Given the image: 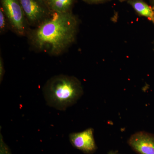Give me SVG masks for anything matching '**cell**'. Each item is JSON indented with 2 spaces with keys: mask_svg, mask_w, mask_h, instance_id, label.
I'll use <instances>...</instances> for the list:
<instances>
[{
  "mask_svg": "<svg viewBox=\"0 0 154 154\" xmlns=\"http://www.w3.org/2000/svg\"><path fill=\"white\" fill-rule=\"evenodd\" d=\"M78 26V20L71 13L54 12L34 31L33 44L38 49L57 55L74 42Z\"/></svg>",
  "mask_w": 154,
  "mask_h": 154,
  "instance_id": "obj_1",
  "label": "cell"
},
{
  "mask_svg": "<svg viewBox=\"0 0 154 154\" xmlns=\"http://www.w3.org/2000/svg\"><path fill=\"white\" fill-rule=\"evenodd\" d=\"M42 93L48 106L65 111L76 103L84 91L82 83L76 78L60 75L48 81L42 89Z\"/></svg>",
  "mask_w": 154,
  "mask_h": 154,
  "instance_id": "obj_2",
  "label": "cell"
},
{
  "mask_svg": "<svg viewBox=\"0 0 154 154\" xmlns=\"http://www.w3.org/2000/svg\"><path fill=\"white\" fill-rule=\"evenodd\" d=\"M2 9L11 26L20 35L25 34V14L19 0H1Z\"/></svg>",
  "mask_w": 154,
  "mask_h": 154,
  "instance_id": "obj_3",
  "label": "cell"
},
{
  "mask_svg": "<svg viewBox=\"0 0 154 154\" xmlns=\"http://www.w3.org/2000/svg\"><path fill=\"white\" fill-rule=\"evenodd\" d=\"M69 140L75 148L86 154L94 153L98 147L94 137V129L90 128L79 132L69 134Z\"/></svg>",
  "mask_w": 154,
  "mask_h": 154,
  "instance_id": "obj_4",
  "label": "cell"
},
{
  "mask_svg": "<svg viewBox=\"0 0 154 154\" xmlns=\"http://www.w3.org/2000/svg\"><path fill=\"white\" fill-rule=\"evenodd\" d=\"M130 147L138 154H154V134L138 131L131 135L128 140Z\"/></svg>",
  "mask_w": 154,
  "mask_h": 154,
  "instance_id": "obj_5",
  "label": "cell"
},
{
  "mask_svg": "<svg viewBox=\"0 0 154 154\" xmlns=\"http://www.w3.org/2000/svg\"><path fill=\"white\" fill-rule=\"evenodd\" d=\"M19 1L25 15L32 24H36L44 17L45 11L36 0Z\"/></svg>",
  "mask_w": 154,
  "mask_h": 154,
  "instance_id": "obj_6",
  "label": "cell"
},
{
  "mask_svg": "<svg viewBox=\"0 0 154 154\" xmlns=\"http://www.w3.org/2000/svg\"><path fill=\"white\" fill-rule=\"evenodd\" d=\"M128 3L139 15L154 23V12L151 6L141 0H130Z\"/></svg>",
  "mask_w": 154,
  "mask_h": 154,
  "instance_id": "obj_7",
  "label": "cell"
},
{
  "mask_svg": "<svg viewBox=\"0 0 154 154\" xmlns=\"http://www.w3.org/2000/svg\"><path fill=\"white\" fill-rule=\"evenodd\" d=\"M73 0H48V5L54 12L65 13L68 10Z\"/></svg>",
  "mask_w": 154,
  "mask_h": 154,
  "instance_id": "obj_8",
  "label": "cell"
},
{
  "mask_svg": "<svg viewBox=\"0 0 154 154\" xmlns=\"http://www.w3.org/2000/svg\"><path fill=\"white\" fill-rule=\"evenodd\" d=\"M0 154H12L11 149L5 142L2 133L0 134Z\"/></svg>",
  "mask_w": 154,
  "mask_h": 154,
  "instance_id": "obj_9",
  "label": "cell"
},
{
  "mask_svg": "<svg viewBox=\"0 0 154 154\" xmlns=\"http://www.w3.org/2000/svg\"><path fill=\"white\" fill-rule=\"evenodd\" d=\"M4 12L2 9L0 10V30L3 31L5 28L6 19Z\"/></svg>",
  "mask_w": 154,
  "mask_h": 154,
  "instance_id": "obj_10",
  "label": "cell"
},
{
  "mask_svg": "<svg viewBox=\"0 0 154 154\" xmlns=\"http://www.w3.org/2000/svg\"><path fill=\"white\" fill-rule=\"evenodd\" d=\"M5 73L4 63H3L2 58L1 57V58H0V82H1V83L2 81Z\"/></svg>",
  "mask_w": 154,
  "mask_h": 154,
  "instance_id": "obj_11",
  "label": "cell"
},
{
  "mask_svg": "<svg viewBox=\"0 0 154 154\" xmlns=\"http://www.w3.org/2000/svg\"><path fill=\"white\" fill-rule=\"evenodd\" d=\"M83 1L89 3H99L104 2L106 0H83Z\"/></svg>",
  "mask_w": 154,
  "mask_h": 154,
  "instance_id": "obj_12",
  "label": "cell"
},
{
  "mask_svg": "<svg viewBox=\"0 0 154 154\" xmlns=\"http://www.w3.org/2000/svg\"><path fill=\"white\" fill-rule=\"evenodd\" d=\"M107 154H121L119 153L118 152L116 151L111 150L108 152Z\"/></svg>",
  "mask_w": 154,
  "mask_h": 154,
  "instance_id": "obj_13",
  "label": "cell"
},
{
  "mask_svg": "<svg viewBox=\"0 0 154 154\" xmlns=\"http://www.w3.org/2000/svg\"><path fill=\"white\" fill-rule=\"evenodd\" d=\"M152 4V8L154 12V0H151Z\"/></svg>",
  "mask_w": 154,
  "mask_h": 154,
  "instance_id": "obj_14",
  "label": "cell"
},
{
  "mask_svg": "<svg viewBox=\"0 0 154 154\" xmlns=\"http://www.w3.org/2000/svg\"><path fill=\"white\" fill-rule=\"evenodd\" d=\"M120 1H125V0H120Z\"/></svg>",
  "mask_w": 154,
  "mask_h": 154,
  "instance_id": "obj_15",
  "label": "cell"
},
{
  "mask_svg": "<svg viewBox=\"0 0 154 154\" xmlns=\"http://www.w3.org/2000/svg\"></svg>",
  "mask_w": 154,
  "mask_h": 154,
  "instance_id": "obj_16",
  "label": "cell"
}]
</instances>
